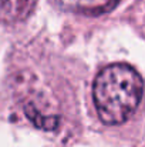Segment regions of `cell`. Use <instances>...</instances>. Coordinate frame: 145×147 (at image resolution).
Wrapping results in <instances>:
<instances>
[{
	"label": "cell",
	"mask_w": 145,
	"mask_h": 147,
	"mask_svg": "<svg viewBox=\"0 0 145 147\" xmlns=\"http://www.w3.org/2000/svg\"><path fill=\"white\" fill-rule=\"evenodd\" d=\"M37 0H0V23L14 24L26 20L34 10Z\"/></svg>",
	"instance_id": "7a4b0ae2"
},
{
	"label": "cell",
	"mask_w": 145,
	"mask_h": 147,
	"mask_svg": "<svg viewBox=\"0 0 145 147\" xmlns=\"http://www.w3.org/2000/svg\"><path fill=\"white\" fill-rule=\"evenodd\" d=\"M24 114L37 129H41V130H47V131L55 130L60 124V117L58 116L43 114L33 103H27L24 106Z\"/></svg>",
	"instance_id": "3957f363"
},
{
	"label": "cell",
	"mask_w": 145,
	"mask_h": 147,
	"mask_svg": "<svg viewBox=\"0 0 145 147\" xmlns=\"http://www.w3.org/2000/svg\"><path fill=\"white\" fill-rule=\"evenodd\" d=\"M142 93V77L125 63H115L102 69L93 86L97 113L101 121L108 126L127 121L141 101Z\"/></svg>",
	"instance_id": "6da1fadb"
}]
</instances>
